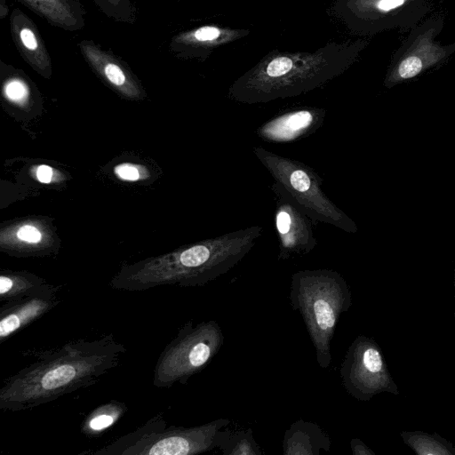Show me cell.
<instances>
[{"label":"cell","instance_id":"6da1fadb","mask_svg":"<svg viewBox=\"0 0 455 455\" xmlns=\"http://www.w3.org/2000/svg\"><path fill=\"white\" fill-rule=\"evenodd\" d=\"M127 349L113 333L68 340L40 351L0 387V409L21 411L98 383L116 369Z\"/></svg>","mask_w":455,"mask_h":455},{"label":"cell","instance_id":"7a4b0ae2","mask_svg":"<svg viewBox=\"0 0 455 455\" xmlns=\"http://www.w3.org/2000/svg\"><path fill=\"white\" fill-rule=\"evenodd\" d=\"M369 42L366 38L331 42L314 52L271 51L231 84L228 98L243 104H263L307 93L345 73Z\"/></svg>","mask_w":455,"mask_h":455},{"label":"cell","instance_id":"3957f363","mask_svg":"<svg viewBox=\"0 0 455 455\" xmlns=\"http://www.w3.org/2000/svg\"><path fill=\"white\" fill-rule=\"evenodd\" d=\"M259 225L205 240L147 263L122 270L110 282L112 289L144 291L161 285L204 286L235 267L261 236Z\"/></svg>","mask_w":455,"mask_h":455},{"label":"cell","instance_id":"277c9868","mask_svg":"<svg viewBox=\"0 0 455 455\" xmlns=\"http://www.w3.org/2000/svg\"><path fill=\"white\" fill-rule=\"evenodd\" d=\"M290 304L303 317L315 350L316 362L327 369L331 340L341 314L352 306V292L345 278L333 269H305L292 274Z\"/></svg>","mask_w":455,"mask_h":455},{"label":"cell","instance_id":"5b68a950","mask_svg":"<svg viewBox=\"0 0 455 455\" xmlns=\"http://www.w3.org/2000/svg\"><path fill=\"white\" fill-rule=\"evenodd\" d=\"M230 420L214 419L196 427L167 426L159 412L106 446L85 451L89 455H196L218 447V434Z\"/></svg>","mask_w":455,"mask_h":455},{"label":"cell","instance_id":"8992f818","mask_svg":"<svg viewBox=\"0 0 455 455\" xmlns=\"http://www.w3.org/2000/svg\"><path fill=\"white\" fill-rule=\"evenodd\" d=\"M252 153L275 182L280 184L309 214L315 223L332 225L347 233H356L355 221L324 193L323 179L306 164L280 156L262 147Z\"/></svg>","mask_w":455,"mask_h":455},{"label":"cell","instance_id":"52a82bcc","mask_svg":"<svg viewBox=\"0 0 455 455\" xmlns=\"http://www.w3.org/2000/svg\"><path fill=\"white\" fill-rule=\"evenodd\" d=\"M223 344L224 334L218 322L208 320L194 324L193 320H188L159 355L153 385L160 388L177 383L186 385L208 366Z\"/></svg>","mask_w":455,"mask_h":455},{"label":"cell","instance_id":"ba28073f","mask_svg":"<svg viewBox=\"0 0 455 455\" xmlns=\"http://www.w3.org/2000/svg\"><path fill=\"white\" fill-rule=\"evenodd\" d=\"M433 0H333L332 13L362 36L397 29L409 32L427 17Z\"/></svg>","mask_w":455,"mask_h":455},{"label":"cell","instance_id":"9c48e42d","mask_svg":"<svg viewBox=\"0 0 455 455\" xmlns=\"http://www.w3.org/2000/svg\"><path fill=\"white\" fill-rule=\"evenodd\" d=\"M444 26V16L435 13L412 28L389 62L383 84L392 88L413 80L443 65L455 53V42L442 44L436 38Z\"/></svg>","mask_w":455,"mask_h":455},{"label":"cell","instance_id":"30bf717a","mask_svg":"<svg viewBox=\"0 0 455 455\" xmlns=\"http://www.w3.org/2000/svg\"><path fill=\"white\" fill-rule=\"evenodd\" d=\"M339 372L343 387L358 401H370L380 393H400L380 347L365 335L357 336L348 347Z\"/></svg>","mask_w":455,"mask_h":455},{"label":"cell","instance_id":"8fae6325","mask_svg":"<svg viewBox=\"0 0 455 455\" xmlns=\"http://www.w3.org/2000/svg\"><path fill=\"white\" fill-rule=\"evenodd\" d=\"M275 200V228L278 240V260H287L311 252L317 245L315 222L277 182L271 186Z\"/></svg>","mask_w":455,"mask_h":455},{"label":"cell","instance_id":"7c38bea8","mask_svg":"<svg viewBox=\"0 0 455 455\" xmlns=\"http://www.w3.org/2000/svg\"><path fill=\"white\" fill-rule=\"evenodd\" d=\"M61 289L47 283L32 293L2 303L0 343L56 307L61 301Z\"/></svg>","mask_w":455,"mask_h":455},{"label":"cell","instance_id":"4fadbf2b","mask_svg":"<svg viewBox=\"0 0 455 455\" xmlns=\"http://www.w3.org/2000/svg\"><path fill=\"white\" fill-rule=\"evenodd\" d=\"M326 111L315 107H300L273 116L255 133L269 143H290L315 133L323 124Z\"/></svg>","mask_w":455,"mask_h":455},{"label":"cell","instance_id":"5bb4252c","mask_svg":"<svg viewBox=\"0 0 455 455\" xmlns=\"http://www.w3.org/2000/svg\"><path fill=\"white\" fill-rule=\"evenodd\" d=\"M250 32L248 28L204 25L179 33L172 39L170 47L184 58L204 60L213 51L247 36Z\"/></svg>","mask_w":455,"mask_h":455},{"label":"cell","instance_id":"9a60e30c","mask_svg":"<svg viewBox=\"0 0 455 455\" xmlns=\"http://www.w3.org/2000/svg\"><path fill=\"white\" fill-rule=\"evenodd\" d=\"M12 40L22 59L36 71L49 76L52 61L44 42L33 20L16 8L10 16Z\"/></svg>","mask_w":455,"mask_h":455},{"label":"cell","instance_id":"2e32d148","mask_svg":"<svg viewBox=\"0 0 455 455\" xmlns=\"http://www.w3.org/2000/svg\"><path fill=\"white\" fill-rule=\"evenodd\" d=\"M78 47L89 65L108 84L128 94L137 92L135 82L119 59L102 50L92 41L83 40Z\"/></svg>","mask_w":455,"mask_h":455},{"label":"cell","instance_id":"e0dca14e","mask_svg":"<svg viewBox=\"0 0 455 455\" xmlns=\"http://www.w3.org/2000/svg\"><path fill=\"white\" fill-rule=\"evenodd\" d=\"M331 441L320 426L304 419L293 422L283 439L284 455H320L331 451Z\"/></svg>","mask_w":455,"mask_h":455},{"label":"cell","instance_id":"ac0fdd59","mask_svg":"<svg viewBox=\"0 0 455 455\" xmlns=\"http://www.w3.org/2000/svg\"><path fill=\"white\" fill-rule=\"evenodd\" d=\"M55 27L67 30L83 28L84 22L76 0H19Z\"/></svg>","mask_w":455,"mask_h":455},{"label":"cell","instance_id":"d6986e66","mask_svg":"<svg viewBox=\"0 0 455 455\" xmlns=\"http://www.w3.org/2000/svg\"><path fill=\"white\" fill-rule=\"evenodd\" d=\"M127 410L124 403L110 400L91 411L83 419L80 430L87 437H99L120 420Z\"/></svg>","mask_w":455,"mask_h":455},{"label":"cell","instance_id":"ffe728a7","mask_svg":"<svg viewBox=\"0 0 455 455\" xmlns=\"http://www.w3.org/2000/svg\"><path fill=\"white\" fill-rule=\"evenodd\" d=\"M400 436L418 455H455V446L435 432L403 431Z\"/></svg>","mask_w":455,"mask_h":455},{"label":"cell","instance_id":"44dd1931","mask_svg":"<svg viewBox=\"0 0 455 455\" xmlns=\"http://www.w3.org/2000/svg\"><path fill=\"white\" fill-rule=\"evenodd\" d=\"M45 284L43 278L30 274L4 272L0 275V301L4 303L28 295Z\"/></svg>","mask_w":455,"mask_h":455},{"label":"cell","instance_id":"7402d4cb","mask_svg":"<svg viewBox=\"0 0 455 455\" xmlns=\"http://www.w3.org/2000/svg\"><path fill=\"white\" fill-rule=\"evenodd\" d=\"M224 455H261L251 428L219 431L218 447Z\"/></svg>","mask_w":455,"mask_h":455},{"label":"cell","instance_id":"603a6c76","mask_svg":"<svg viewBox=\"0 0 455 455\" xmlns=\"http://www.w3.org/2000/svg\"><path fill=\"white\" fill-rule=\"evenodd\" d=\"M4 91L5 96L12 101H22L28 95V87L26 82L19 77L6 80Z\"/></svg>","mask_w":455,"mask_h":455},{"label":"cell","instance_id":"cb8c5ba5","mask_svg":"<svg viewBox=\"0 0 455 455\" xmlns=\"http://www.w3.org/2000/svg\"><path fill=\"white\" fill-rule=\"evenodd\" d=\"M17 236L20 240L30 243H38L42 239V235L39 230L30 225L21 227L17 232Z\"/></svg>","mask_w":455,"mask_h":455},{"label":"cell","instance_id":"d4e9b609","mask_svg":"<svg viewBox=\"0 0 455 455\" xmlns=\"http://www.w3.org/2000/svg\"><path fill=\"white\" fill-rule=\"evenodd\" d=\"M115 172L126 180H137L140 178L138 168L131 164H122L115 168Z\"/></svg>","mask_w":455,"mask_h":455},{"label":"cell","instance_id":"484cf974","mask_svg":"<svg viewBox=\"0 0 455 455\" xmlns=\"http://www.w3.org/2000/svg\"><path fill=\"white\" fill-rule=\"evenodd\" d=\"M350 448L354 455H375V452L359 438L351 439Z\"/></svg>","mask_w":455,"mask_h":455},{"label":"cell","instance_id":"4316f807","mask_svg":"<svg viewBox=\"0 0 455 455\" xmlns=\"http://www.w3.org/2000/svg\"><path fill=\"white\" fill-rule=\"evenodd\" d=\"M52 171L47 165H41L36 170V177L40 182L48 183L52 180Z\"/></svg>","mask_w":455,"mask_h":455},{"label":"cell","instance_id":"83f0119b","mask_svg":"<svg viewBox=\"0 0 455 455\" xmlns=\"http://www.w3.org/2000/svg\"><path fill=\"white\" fill-rule=\"evenodd\" d=\"M112 7H120L124 0H104Z\"/></svg>","mask_w":455,"mask_h":455},{"label":"cell","instance_id":"f1b7e54d","mask_svg":"<svg viewBox=\"0 0 455 455\" xmlns=\"http://www.w3.org/2000/svg\"><path fill=\"white\" fill-rule=\"evenodd\" d=\"M453 284H454V301H455V267H454Z\"/></svg>","mask_w":455,"mask_h":455},{"label":"cell","instance_id":"f546056e","mask_svg":"<svg viewBox=\"0 0 455 455\" xmlns=\"http://www.w3.org/2000/svg\"><path fill=\"white\" fill-rule=\"evenodd\" d=\"M307 1H315V0H307Z\"/></svg>","mask_w":455,"mask_h":455}]
</instances>
